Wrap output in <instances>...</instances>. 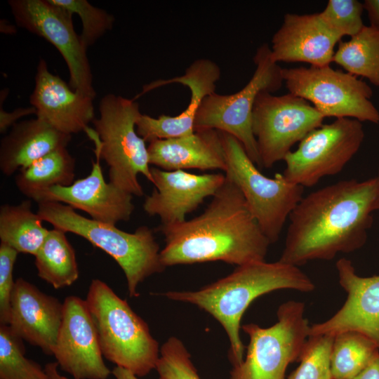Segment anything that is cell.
Masks as SVG:
<instances>
[{
    "label": "cell",
    "instance_id": "21",
    "mask_svg": "<svg viewBox=\"0 0 379 379\" xmlns=\"http://www.w3.org/2000/svg\"><path fill=\"white\" fill-rule=\"evenodd\" d=\"M29 102L36 111V118L63 133L85 131L95 119L93 98L73 91L49 71L44 59H40L36 67Z\"/></svg>",
    "mask_w": 379,
    "mask_h": 379
},
{
    "label": "cell",
    "instance_id": "22",
    "mask_svg": "<svg viewBox=\"0 0 379 379\" xmlns=\"http://www.w3.org/2000/svg\"><path fill=\"white\" fill-rule=\"evenodd\" d=\"M149 143V164L162 170L227 171L222 135L218 130H199L189 135Z\"/></svg>",
    "mask_w": 379,
    "mask_h": 379
},
{
    "label": "cell",
    "instance_id": "32",
    "mask_svg": "<svg viewBox=\"0 0 379 379\" xmlns=\"http://www.w3.org/2000/svg\"><path fill=\"white\" fill-rule=\"evenodd\" d=\"M155 369L159 379H201L190 352L175 336L161 345Z\"/></svg>",
    "mask_w": 379,
    "mask_h": 379
},
{
    "label": "cell",
    "instance_id": "37",
    "mask_svg": "<svg viewBox=\"0 0 379 379\" xmlns=\"http://www.w3.org/2000/svg\"><path fill=\"white\" fill-rule=\"evenodd\" d=\"M364 10L370 22V25L379 29V0H365Z\"/></svg>",
    "mask_w": 379,
    "mask_h": 379
},
{
    "label": "cell",
    "instance_id": "11",
    "mask_svg": "<svg viewBox=\"0 0 379 379\" xmlns=\"http://www.w3.org/2000/svg\"><path fill=\"white\" fill-rule=\"evenodd\" d=\"M324 117L307 100L288 93L260 92L252 113V130L260 166L284 161L292 147L323 125Z\"/></svg>",
    "mask_w": 379,
    "mask_h": 379
},
{
    "label": "cell",
    "instance_id": "35",
    "mask_svg": "<svg viewBox=\"0 0 379 379\" xmlns=\"http://www.w3.org/2000/svg\"><path fill=\"white\" fill-rule=\"evenodd\" d=\"M36 111L34 107H29L26 108H18L12 112H7L1 107L0 110V132L4 133L8 127L13 126L17 123L18 120L21 117L35 114Z\"/></svg>",
    "mask_w": 379,
    "mask_h": 379
},
{
    "label": "cell",
    "instance_id": "39",
    "mask_svg": "<svg viewBox=\"0 0 379 379\" xmlns=\"http://www.w3.org/2000/svg\"><path fill=\"white\" fill-rule=\"evenodd\" d=\"M112 372L115 379H139L132 372L122 367L116 366Z\"/></svg>",
    "mask_w": 379,
    "mask_h": 379
},
{
    "label": "cell",
    "instance_id": "17",
    "mask_svg": "<svg viewBox=\"0 0 379 379\" xmlns=\"http://www.w3.org/2000/svg\"><path fill=\"white\" fill-rule=\"evenodd\" d=\"M95 161L90 173L68 186H55L44 192L36 202L64 204L88 213L91 219L114 225L128 221L133 211V195L104 178L100 151L95 147Z\"/></svg>",
    "mask_w": 379,
    "mask_h": 379
},
{
    "label": "cell",
    "instance_id": "5",
    "mask_svg": "<svg viewBox=\"0 0 379 379\" xmlns=\"http://www.w3.org/2000/svg\"><path fill=\"white\" fill-rule=\"evenodd\" d=\"M85 300L106 359L138 377L156 368L159 343L126 300L98 279L91 281Z\"/></svg>",
    "mask_w": 379,
    "mask_h": 379
},
{
    "label": "cell",
    "instance_id": "33",
    "mask_svg": "<svg viewBox=\"0 0 379 379\" xmlns=\"http://www.w3.org/2000/svg\"><path fill=\"white\" fill-rule=\"evenodd\" d=\"M364 3L357 0H329L319 13L326 25L341 39L352 37L364 27Z\"/></svg>",
    "mask_w": 379,
    "mask_h": 379
},
{
    "label": "cell",
    "instance_id": "4",
    "mask_svg": "<svg viewBox=\"0 0 379 379\" xmlns=\"http://www.w3.org/2000/svg\"><path fill=\"white\" fill-rule=\"evenodd\" d=\"M36 213L53 227L79 235L109 255L125 274L131 298L139 296L138 288L144 280L166 268L154 232L147 226L126 232L114 225L85 218L69 206L54 201L39 203Z\"/></svg>",
    "mask_w": 379,
    "mask_h": 379
},
{
    "label": "cell",
    "instance_id": "26",
    "mask_svg": "<svg viewBox=\"0 0 379 379\" xmlns=\"http://www.w3.org/2000/svg\"><path fill=\"white\" fill-rule=\"evenodd\" d=\"M65 234L55 227L49 230L34 255L38 276L55 289L72 285L79 274L74 249Z\"/></svg>",
    "mask_w": 379,
    "mask_h": 379
},
{
    "label": "cell",
    "instance_id": "14",
    "mask_svg": "<svg viewBox=\"0 0 379 379\" xmlns=\"http://www.w3.org/2000/svg\"><path fill=\"white\" fill-rule=\"evenodd\" d=\"M53 355L58 367L74 379H107L112 372L105 365L96 328L85 300L67 296Z\"/></svg>",
    "mask_w": 379,
    "mask_h": 379
},
{
    "label": "cell",
    "instance_id": "15",
    "mask_svg": "<svg viewBox=\"0 0 379 379\" xmlns=\"http://www.w3.org/2000/svg\"><path fill=\"white\" fill-rule=\"evenodd\" d=\"M335 267L346 300L331 318L311 325L309 335L335 336L357 331L372 340L379 349V275L359 276L351 260L345 258L339 259Z\"/></svg>",
    "mask_w": 379,
    "mask_h": 379
},
{
    "label": "cell",
    "instance_id": "3",
    "mask_svg": "<svg viewBox=\"0 0 379 379\" xmlns=\"http://www.w3.org/2000/svg\"><path fill=\"white\" fill-rule=\"evenodd\" d=\"M281 289L309 293L315 289V284L299 267L279 260H263L239 265L227 276L199 290L173 291L162 295L196 305L213 316L227 333L230 359L232 366H236L244 359V345L240 337L244 313L255 299Z\"/></svg>",
    "mask_w": 379,
    "mask_h": 379
},
{
    "label": "cell",
    "instance_id": "28",
    "mask_svg": "<svg viewBox=\"0 0 379 379\" xmlns=\"http://www.w3.org/2000/svg\"><path fill=\"white\" fill-rule=\"evenodd\" d=\"M379 352L376 344L357 331H345L334 336L331 370L333 379H353Z\"/></svg>",
    "mask_w": 379,
    "mask_h": 379
},
{
    "label": "cell",
    "instance_id": "9",
    "mask_svg": "<svg viewBox=\"0 0 379 379\" xmlns=\"http://www.w3.org/2000/svg\"><path fill=\"white\" fill-rule=\"evenodd\" d=\"M305 304L289 300L277 310V322L268 328L241 326L249 337L246 357L233 366L230 379H286L288 365L298 361L310 325Z\"/></svg>",
    "mask_w": 379,
    "mask_h": 379
},
{
    "label": "cell",
    "instance_id": "8",
    "mask_svg": "<svg viewBox=\"0 0 379 379\" xmlns=\"http://www.w3.org/2000/svg\"><path fill=\"white\" fill-rule=\"evenodd\" d=\"M228 176L239 187L248 207L271 244L279 239L286 220L303 197L304 187L282 173L264 175L234 136L221 132Z\"/></svg>",
    "mask_w": 379,
    "mask_h": 379
},
{
    "label": "cell",
    "instance_id": "29",
    "mask_svg": "<svg viewBox=\"0 0 379 379\" xmlns=\"http://www.w3.org/2000/svg\"><path fill=\"white\" fill-rule=\"evenodd\" d=\"M22 340L0 326V379H50L45 368L25 356Z\"/></svg>",
    "mask_w": 379,
    "mask_h": 379
},
{
    "label": "cell",
    "instance_id": "13",
    "mask_svg": "<svg viewBox=\"0 0 379 379\" xmlns=\"http://www.w3.org/2000/svg\"><path fill=\"white\" fill-rule=\"evenodd\" d=\"M16 25L53 45L63 57L69 72L70 88L95 98L93 74L87 47L74 29L72 16L48 0L8 1Z\"/></svg>",
    "mask_w": 379,
    "mask_h": 379
},
{
    "label": "cell",
    "instance_id": "24",
    "mask_svg": "<svg viewBox=\"0 0 379 379\" xmlns=\"http://www.w3.org/2000/svg\"><path fill=\"white\" fill-rule=\"evenodd\" d=\"M74 158L66 147L55 149L19 171L15 178L18 190L36 201L46 191L55 186H68L75 177Z\"/></svg>",
    "mask_w": 379,
    "mask_h": 379
},
{
    "label": "cell",
    "instance_id": "36",
    "mask_svg": "<svg viewBox=\"0 0 379 379\" xmlns=\"http://www.w3.org/2000/svg\"><path fill=\"white\" fill-rule=\"evenodd\" d=\"M353 379H379V352L368 366Z\"/></svg>",
    "mask_w": 379,
    "mask_h": 379
},
{
    "label": "cell",
    "instance_id": "7",
    "mask_svg": "<svg viewBox=\"0 0 379 379\" xmlns=\"http://www.w3.org/2000/svg\"><path fill=\"white\" fill-rule=\"evenodd\" d=\"M255 72L240 91L233 94L213 93L201 102L194 121V131L215 129L236 138L252 161L260 166L257 142L252 130V113L258 95L272 93L282 86L284 80L278 63L271 59L267 44L259 46L253 57Z\"/></svg>",
    "mask_w": 379,
    "mask_h": 379
},
{
    "label": "cell",
    "instance_id": "38",
    "mask_svg": "<svg viewBox=\"0 0 379 379\" xmlns=\"http://www.w3.org/2000/svg\"><path fill=\"white\" fill-rule=\"evenodd\" d=\"M44 368L50 379H69L59 373L58 364L56 361L46 364Z\"/></svg>",
    "mask_w": 379,
    "mask_h": 379
},
{
    "label": "cell",
    "instance_id": "6",
    "mask_svg": "<svg viewBox=\"0 0 379 379\" xmlns=\"http://www.w3.org/2000/svg\"><path fill=\"white\" fill-rule=\"evenodd\" d=\"M100 117L93 121L94 129L87 128L109 167V182L131 194L142 197L143 189L138 176L152 183L146 142L138 134L136 123L141 116L139 104L113 93L105 95L99 105Z\"/></svg>",
    "mask_w": 379,
    "mask_h": 379
},
{
    "label": "cell",
    "instance_id": "30",
    "mask_svg": "<svg viewBox=\"0 0 379 379\" xmlns=\"http://www.w3.org/2000/svg\"><path fill=\"white\" fill-rule=\"evenodd\" d=\"M334 336L309 335L302 347L300 365L288 379H333L331 354Z\"/></svg>",
    "mask_w": 379,
    "mask_h": 379
},
{
    "label": "cell",
    "instance_id": "34",
    "mask_svg": "<svg viewBox=\"0 0 379 379\" xmlns=\"http://www.w3.org/2000/svg\"><path fill=\"white\" fill-rule=\"evenodd\" d=\"M19 253L13 248L0 244V323L8 325L11 300L15 281L13 280L14 265Z\"/></svg>",
    "mask_w": 379,
    "mask_h": 379
},
{
    "label": "cell",
    "instance_id": "18",
    "mask_svg": "<svg viewBox=\"0 0 379 379\" xmlns=\"http://www.w3.org/2000/svg\"><path fill=\"white\" fill-rule=\"evenodd\" d=\"M221 74L219 66L209 59H198L185 73L167 80H159L144 88L147 92L166 84L178 83L187 86L191 92L187 108L177 116L159 115L157 118L141 114L136 123L138 134L145 141L179 138L194 132V121L204 99L215 92L216 83Z\"/></svg>",
    "mask_w": 379,
    "mask_h": 379
},
{
    "label": "cell",
    "instance_id": "12",
    "mask_svg": "<svg viewBox=\"0 0 379 379\" xmlns=\"http://www.w3.org/2000/svg\"><path fill=\"white\" fill-rule=\"evenodd\" d=\"M362 123L336 119L310 132L285 159L282 174L293 184L312 187L324 177L339 173L359 151L364 140Z\"/></svg>",
    "mask_w": 379,
    "mask_h": 379
},
{
    "label": "cell",
    "instance_id": "31",
    "mask_svg": "<svg viewBox=\"0 0 379 379\" xmlns=\"http://www.w3.org/2000/svg\"><path fill=\"white\" fill-rule=\"evenodd\" d=\"M71 16L77 14L82 23L80 36L88 48L107 32L111 30L115 21L113 15L95 7L86 0H48Z\"/></svg>",
    "mask_w": 379,
    "mask_h": 379
},
{
    "label": "cell",
    "instance_id": "27",
    "mask_svg": "<svg viewBox=\"0 0 379 379\" xmlns=\"http://www.w3.org/2000/svg\"><path fill=\"white\" fill-rule=\"evenodd\" d=\"M333 62L347 72L379 86V29L364 25L349 40L340 41Z\"/></svg>",
    "mask_w": 379,
    "mask_h": 379
},
{
    "label": "cell",
    "instance_id": "20",
    "mask_svg": "<svg viewBox=\"0 0 379 379\" xmlns=\"http://www.w3.org/2000/svg\"><path fill=\"white\" fill-rule=\"evenodd\" d=\"M341 38L324 22L319 13H286L272 39L273 62H305L310 66L329 65Z\"/></svg>",
    "mask_w": 379,
    "mask_h": 379
},
{
    "label": "cell",
    "instance_id": "16",
    "mask_svg": "<svg viewBox=\"0 0 379 379\" xmlns=\"http://www.w3.org/2000/svg\"><path fill=\"white\" fill-rule=\"evenodd\" d=\"M154 188L143 203L144 211L157 215L163 225L186 220L187 214L196 210L222 186L225 174H192L184 170L165 171L151 167Z\"/></svg>",
    "mask_w": 379,
    "mask_h": 379
},
{
    "label": "cell",
    "instance_id": "25",
    "mask_svg": "<svg viewBox=\"0 0 379 379\" xmlns=\"http://www.w3.org/2000/svg\"><path fill=\"white\" fill-rule=\"evenodd\" d=\"M37 213L33 212L30 200L17 205L0 208V239L18 253L36 254L49 230L42 224Z\"/></svg>",
    "mask_w": 379,
    "mask_h": 379
},
{
    "label": "cell",
    "instance_id": "19",
    "mask_svg": "<svg viewBox=\"0 0 379 379\" xmlns=\"http://www.w3.org/2000/svg\"><path fill=\"white\" fill-rule=\"evenodd\" d=\"M63 303L18 278L11 300L8 326L22 340L53 355L63 317Z\"/></svg>",
    "mask_w": 379,
    "mask_h": 379
},
{
    "label": "cell",
    "instance_id": "2",
    "mask_svg": "<svg viewBox=\"0 0 379 379\" xmlns=\"http://www.w3.org/2000/svg\"><path fill=\"white\" fill-rule=\"evenodd\" d=\"M160 258L166 267L222 261L237 266L265 260L271 244L237 185L225 175L204 212L182 222L163 225Z\"/></svg>",
    "mask_w": 379,
    "mask_h": 379
},
{
    "label": "cell",
    "instance_id": "1",
    "mask_svg": "<svg viewBox=\"0 0 379 379\" xmlns=\"http://www.w3.org/2000/svg\"><path fill=\"white\" fill-rule=\"evenodd\" d=\"M376 190L373 177L340 180L303 196L288 218L279 260L299 267L361 248L373 224Z\"/></svg>",
    "mask_w": 379,
    "mask_h": 379
},
{
    "label": "cell",
    "instance_id": "40",
    "mask_svg": "<svg viewBox=\"0 0 379 379\" xmlns=\"http://www.w3.org/2000/svg\"><path fill=\"white\" fill-rule=\"evenodd\" d=\"M375 178L377 180V190L375 199V211H379V168Z\"/></svg>",
    "mask_w": 379,
    "mask_h": 379
},
{
    "label": "cell",
    "instance_id": "23",
    "mask_svg": "<svg viewBox=\"0 0 379 379\" xmlns=\"http://www.w3.org/2000/svg\"><path fill=\"white\" fill-rule=\"evenodd\" d=\"M71 138L38 118L18 121L1 140V171L10 176L51 152L67 147Z\"/></svg>",
    "mask_w": 379,
    "mask_h": 379
},
{
    "label": "cell",
    "instance_id": "10",
    "mask_svg": "<svg viewBox=\"0 0 379 379\" xmlns=\"http://www.w3.org/2000/svg\"><path fill=\"white\" fill-rule=\"evenodd\" d=\"M288 93L309 102L325 118H350L379 124L373 90L357 77L325 66L282 68Z\"/></svg>",
    "mask_w": 379,
    "mask_h": 379
}]
</instances>
